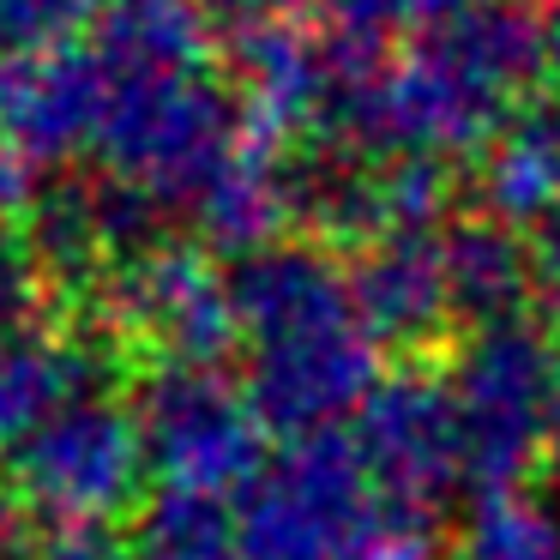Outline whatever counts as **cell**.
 I'll list each match as a JSON object with an SVG mask.
<instances>
[{
  "instance_id": "277c9868",
  "label": "cell",
  "mask_w": 560,
  "mask_h": 560,
  "mask_svg": "<svg viewBox=\"0 0 560 560\" xmlns=\"http://www.w3.org/2000/svg\"><path fill=\"white\" fill-rule=\"evenodd\" d=\"M247 109L218 67L182 73H109V121L97 139V170L151 194L163 211L194 206L211 194L235 151L247 145Z\"/></svg>"
},
{
  "instance_id": "8992f818",
  "label": "cell",
  "mask_w": 560,
  "mask_h": 560,
  "mask_svg": "<svg viewBox=\"0 0 560 560\" xmlns=\"http://www.w3.org/2000/svg\"><path fill=\"white\" fill-rule=\"evenodd\" d=\"M560 350L542 319L482 326L452 355V410L464 440V482L476 494H518V482L542 464L555 422Z\"/></svg>"
},
{
  "instance_id": "ba28073f",
  "label": "cell",
  "mask_w": 560,
  "mask_h": 560,
  "mask_svg": "<svg viewBox=\"0 0 560 560\" xmlns=\"http://www.w3.org/2000/svg\"><path fill=\"white\" fill-rule=\"evenodd\" d=\"M139 434H145L151 476L175 494L230 500L247 494L266 470L271 428L259 422L247 386L218 368H163L139 380Z\"/></svg>"
},
{
  "instance_id": "e0dca14e",
  "label": "cell",
  "mask_w": 560,
  "mask_h": 560,
  "mask_svg": "<svg viewBox=\"0 0 560 560\" xmlns=\"http://www.w3.org/2000/svg\"><path fill=\"white\" fill-rule=\"evenodd\" d=\"M49 319H61V307H55V290L31 254V235L0 230V338L49 326Z\"/></svg>"
},
{
  "instance_id": "cb8c5ba5",
  "label": "cell",
  "mask_w": 560,
  "mask_h": 560,
  "mask_svg": "<svg viewBox=\"0 0 560 560\" xmlns=\"http://www.w3.org/2000/svg\"><path fill=\"white\" fill-rule=\"evenodd\" d=\"M548 452L560 458V380H555V422H548Z\"/></svg>"
},
{
  "instance_id": "d4e9b609",
  "label": "cell",
  "mask_w": 560,
  "mask_h": 560,
  "mask_svg": "<svg viewBox=\"0 0 560 560\" xmlns=\"http://www.w3.org/2000/svg\"><path fill=\"white\" fill-rule=\"evenodd\" d=\"M103 7H133V0H103Z\"/></svg>"
},
{
  "instance_id": "2e32d148",
  "label": "cell",
  "mask_w": 560,
  "mask_h": 560,
  "mask_svg": "<svg viewBox=\"0 0 560 560\" xmlns=\"http://www.w3.org/2000/svg\"><path fill=\"white\" fill-rule=\"evenodd\" d=\"M446 560H560V518L524 488L518 494H488L464 518Z\"/></svg>"
},
{
  "instance_id": "52a82bcc",
  "label": "cell",
  "mask_w": 560,
  "mask_h": 560,
  "mask_svg": "<svg viewBox=\"0 0 560 560\" xmlns=\"http://www.w3.org/2000/svg\"><path fill=\"white\" fill-rule=\"evenodd\" d=\"M73 326H91L115 350V362H133L145 374L218 368L230 350H242L230 271L199 242H163L139 254L103 283Z\"/></svg>"
},
{
  "instance_id": "7c38bea8",
  "label": "cell",
  "mask_w": 560,
  "mask_h": 560,
  "mask_svg": "<svg viewBox=\"0 0 560 560\" xmlns=\"http://www.w3.org/2000/svg\"><path fill=\"white\" fill-rule=\"evenodd\" d=\"M115 350L91 326L73 319H49L0 338V458L43 428L55 410H67L73 398H91L103 374H115Z\"/></svg>"
},
{
  "instance_id": "603a6c76",
  "label": "cell",
  "mask_w": 560,
  "mask_h": 560,
  "mask_svg": "<svg viewBox=\"0 0 560 560\" xmlns=\"http://www.w3.org/2000/svg\"><path fill=\"white\" fill-rule=\"evenodd\" d=\"M542 49H548V67L560 73V0H555V13L542 19Z\"/></svg>"
},
{
  "instance_id": "5bb4252c",
  "label": "cell",
  "mask_w": 560,
  "mask_h": 560,
  "mask_svg": "<svg viewBox=\"0 0 560 560\" xmlns=\"http://www.w3.org/2000/svg\"><path fill=\"white\" fill-rule=\"evenodd\" d=\"M446 266L452 290H458L464 338L482 326H506V319H536L530 302L542 295V283H536L530 235L494 218H458L446 223Z\"/></svg>"
},
{
  "instance_id": "ac0fdd59",
  "label": "cell",
  "mask_w": 560,
  "mask_h": 560,
  "mask_svg": "<svg viewBox=\"0 0 560 560\" xmlns=\"http://www.w3.org/2000/svg\"><path fill=\"white\" fill-rule=\"evenodd\" d=\"M103 13V0H0V49L31 55V49H61L79 43V31Z\"/></svg>"
},
{
  "instance_id": "4fadbf2b",
  "label": "cell",
  "mask_w": 560,
  "mask_h": 560,
  "mask_svg": "<svg viewBox=\"0 0 560 560\" xmlns=\"http://www.w3.org/2000/svg\"><path fill=\"white\" fill-rule=\"evenodd\" d=\"M482 218L518 235H542L560 223V97H530L476 170Z\"/></svg>"
},
{
  "instance_id": "9a60e30c",
  "label": "cell",
  "mask_w": 560,
  "mask_h": 560,
  "mask_svg": "<svg viewBox=\"0 0 560 560\" xmlns=\"http://www.w3.org/2000/svg\"><path fill=\"white\" fill-rule=\"evenodd\" d=\"M133 555L139 560H247L242 555V518H235L230 500L158 488L139 506Z\"/></svg>"
},
{
  "instance_id": "30bf717a",
  "label": "cell",
  "mask_w": 560,
  "mask_h": 560,
  "mask_svg": "<svg viewBox=\"0 0 560 560\" xmlns=\"http://www.w3.org/2000/svg\"><path fill=\"white\" fill-rule=\"evenodd\" d=\"M109 121V73L91 43L31 49L0 61V133L13 139L37 170L97 151Z\"/></svg>"
},
{
  "instance_id": "6da1fadb",
  "label": "cell",
  "mask_w": 560,
  "mask_h": 560,
  "mask_svg": "<svg viewBox=\"0 0 560 560\" xmlns=\"http://www.w3.org/2000/svg\"><path fill=\"white\" fill-rule=\"evenodd\" d=\"M230 290L259 422L283 434V446L343 434L386 380L343 259L319 242H278L235 259Z\"/></svg>"
},
{
  "instance_id": "8fae6325",
  "label": "cell",
  "mask_w": 560,
  "mask_h": 560,
  "mask_svg": "<svg viewBox=\"0 0 560 560\" xmlns=\"http://www.w3.org/2000/svg\"><path fill=\"white\" fill-rule=\"evenodd\" d=\"M343 271H350L355 307H362L368 331L380 338V350L434 355L464 331L458 290H452V266H446V230L386 235V242L343 259Z\"/></svg>"
},
{
  "instance_id": "3957f363",
  "label": "cell",
  "mask_w": 560,
  "mask_h": 560,
  "mask_svg": "<svg viewBox=\"0 0 560 560\" xmlns=\"http://www.w3.org/2000/svg\"><path fill=\"white\" fill-rule=\"evenodd\" d=\"M235 518L247 560H434V518L392 506L350 434L290 440Z\"/></svg>"
},
{
  "instance_id": "7402d4cb",
  "label": "cell",
  "mask_w": 560,
  "mask_h": 560,
  "mask_svg": "<svg viewBox=\"0 0 560 560\" xmlns=\"http://www.w3.org/2000/svg\"><path fill=\"white\" fill-rule=\"evenodd\" d=\"M290 7H302V0H199V13H206L211 25H230L235 37H242V31H259V25L290 19Z\"/></svg>"
},
{
  "instance_id": "5b68a950",
  "label": "cell",
  "mask_w": 560,
  "mask_h": 560,
  "mask_svg": "<svg viewBox=\"0 0 560 560\" xmlns=\"http://www.w3.org/2000/svg\"><path fill=\"white\" fill-rule=\"evenodd\" d=\"M151 476L145 434L133 404L121 398H73L43 428H31L13 452L0 488L31 530H103L109 518L145 506L139 488Z\"/></svg>"
},
{
  "instance_id": "44dd1931",
  "label": "cell",
  "mask_w": 560,
  "mask_h": 560,
  "mask_svg": "<svg viewBox=\"0 0 560 560\" xmlns=\"http://www.w3.org/2000/svg\"><path fill=\"white\" fill-rule=\"evenodd\" d=\"M25 560H139V555L133 542H121L109 530H55L37 548H25Z\"/></svg>"
},
{
  "instance_id": "9c48e42d",
  "label": "cell",
  "mask_w": 560,
  "mask_h": 560,
  "mask_svg": "<svg viewBox=\"0 0 560 560\" xmlns=\"http://www.w3.org/2000/svg\"><path fill=\"white\" fill-rule=\"evenodd\" d=\"M343 434L362 452L374 488L404 512L434 518L440 500L464 482L458 410H452V386L440 374L410 368V374L380 380V392L362 404V416Z\"/></svg>"
},
{
  "instance_id": "7a4b0ae2",
  "label": "cell",
  "mask_w": 560,
  "mask_h": 560,
  "mask_svg": "<svg viewBox=\"0 0 560 560\" xmlns=\"http://www.w3.org/2000/svg\"><path fill=\"white\" fill-rule=\"evenodd\" d=\"M542 25L518 0H482L386 49L362 121V158L458 163L488 151L500 127L530 103L542 73Z\"/></svg>"
},
{
  "instance_id": "d6986e66",
  "label": "cell",
  "mask_w": 560,
  "mask_h": 560,
  "mask_svg": "<svg viewBox=\"0 0 560 560\" xmlns=\"http://www.w3.org/2000/svg\"><path fill=\"white\" fill-rule=\"evenodd\" d=\"M464 7H482V0H326L331 25L362 37V43H380V37H392V31L416 37V31L464 13Z\"/></svg>"
},
{
  "instance_id": "484cf974",
  "label": "cell",
  "mask_w": 560,
  "mask_h": 560,
  "mask_svg": "<svg viewBox=\"0 0 560 560\" xmlns=\"http://www.w3.org/2000/svg\"><path fill=\"white\" fill-rule=\"evenodd\" d=\"M0 560H7V555H0Z\"/></svg>"
},
{
  "instance_id": "ffe728a7",
  "label": "cell",
  "mask_w": 560,
  "mask_h": 560,
  "mask_svg": "<svg viewBox=\"0 0 560 560\" xmlns=\"http://www.w3.org/2000/svg\"><path fill=\"white\" fill-rule=\"evenodd\" d=\"M37 163L0 133V230H25V218L37 211Z\"/></svg>"
}]
</instances>
